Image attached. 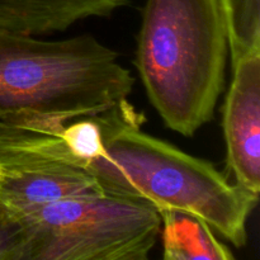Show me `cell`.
<instances>
[{
    "mask_svg": "<svg viewBox=\"0 0 260 260\" xmlns=\"http://www.w3.org/2000/svg\"><path fill=\"white\" fill-rule=\"evenodd\" d=\"M95 119L99 136L93 154L60 164L88 175L106 194L147 203L157 212L190 213L236 248L245 245L258 194L239 187L210 161L145 134V114L128 99L95 113Z\"/></svg>",
    "mask_w": 260,
    "mask_h": 260,
    "instance_id": "1",
    "label": "cell"
},
{
    "mask_svg": "<svg viewBox=\"0 0 260 260\" xmlns=\"http://www.w3.org/2000/svg\"><path fill=\"white\" fill-rule=\"evenodd\" d=\"M228 57L221 0H146L135 63L168 128L192 137L212 121Z\"/></svg>",
    "mask_w": 260,
    "mask_h": 260,
    "instance_id": "2",
    "label": "cell"
},
{
    "mask_svg": "<svg viewBox=\"0 0 260 260\" xmlns=\"http://www.w3.org/2000/svg\"><path fill=\"white\" fill-rule=\"evenodd\" d=\"M134 85L118 53L91 35L43 41L0 32V119L91 116L128 98Z\"/></svg>",
    "mask_w": 260,
    "mask_h": 260,
    "instance_id": "3",
    "label": "cell"
},
{
    "mask_svg": "<svg viewBox=\"0 0 260 260\" xmlns=\"http://www.w3.org/2000/svg\"><path fill=\"white\" fill-rule=\"evenodd\" d=\"M25 260H146L161 230L156 208L106 193L17 213Z\"/></svg>",
    "mask_w": 260,
    "mask_h": 260,
    "instance_id": "4",
    "label": "cell"
},
{
    "mask_svg": "<svg viewBox=\"0 0 260 260\" xmlns=\"http://www.w3.org/2000/svg\"><path fill=\"white\" fill-rule=\"evenodd\" d=\"M226 164L233 182L259 196L260 50L233 63V80L222 111Z\"/></svg>",
    "mask_w": 260,
    "mask_h": 260,
    "instance_id": "5",
    "label": "cell"
},
{
    "mask_svg": "<svg viewBox=\"0 0 260 260\" xmlns=\"http://www.w3.org/2000/svg\"><path fill=\"white\" fill-rule=\"evenodd\" d=\"M127 0H0V32L40 36L63 32L90 17H108Z\"/></svg>",
    "mask_w": 260,
    "mask_h": 260,
    "instance_id": "6",
    "label": "cell"
},
{
    "mask_svg": "<svg viewBox=\"0 0 260 260\" xmlns=\"http://www.w3.org/2000/svg\"><path fill=\"white\" fill-rule=\"evenodd\" d=\"M165 260H234L235 256L213 230L197 216L183 211H160Z\"/></svg>",
    "mask_w": 260,
    "mask_h": 260,
    "instance_id": "7",
    "label": "cell"
},
{
    "mask_svg": "<svg viewBox=\"0 0 260 260\" xmlns=\"http://www.w3.org/2000/svg\"><path fill=\"white\" fill-rule=\"evenodd\" d=\"M231 63L260 50V0H221Z\"/></svg>",
    "mask_w": 260,
    "mask_h": 260,
    "instance_id": "8",
    "label": "cell"
},
{
    "mask_svg": "<svg viewBox=\"0 0 260 260\" xmlns=\"http://www.w3.org/2000/svg\"><path fill=\"white\" fill-rule=\"evenodd\" d=\"M25 249L22 222L0 201V260H25Z\"/></svg>",
    "mask_w": 260,
    "mask_h": 260,
    "instance_id": "9",
    "label": "cell"
}]
</instances>
